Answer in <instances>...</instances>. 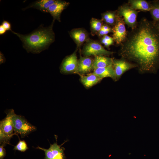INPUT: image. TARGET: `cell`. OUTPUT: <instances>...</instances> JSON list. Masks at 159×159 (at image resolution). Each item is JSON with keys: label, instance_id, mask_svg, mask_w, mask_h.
Segmentation results:
<instances>
[{"label": "cell", "instance_id": "obj_11", "mask_svg": "<svg viewBox=\"0 0 159 159\" xmlns=\"http://www.w3.org/2000/svg\"><path fill=\"white\" fill-rule=\"evenodd\" d=\"M69 3L65 1L56 0L47 9V13H49L53 18L60 21L61 14L63 11L67 6Z\"/></svg>", "mask_w": 159, "mask_h": 159}, {"label": "cell", "instance_id": "obj_31", "mask_svg": "<svg viewBox=\"0 0 159 159\" xmlns=\"http://www.w3.org/2000/svg\"><path fill=\"white\" fill-rule=\"evenodd\" d=\"M101 29L104 31H107L111 29L108 26L106 25H102V27Z\"/></svg>", "mask_w": 159, "mask_h": 159}, {"label": "cell", "instance_id": "obj_10", "mask_svg": "<svg viewBox=\"0 0 159 159\" xmlns=\"http://www.w3.org/2000/svg\"><path fill=\"white\" fill-rule=\"evenodd\" d=\"M113 66L117 79H119L127 71L137 67L135 64L122 58L120 59H113Z\"/></svg>", "mask_w": 159, "mask_h": 159}, {"label": "cell", "instance_id": "obj_21", "mask_svg": "<svg viewBox=\"0 0 159 159\" xmlns=\"http://www.w3.org/2000/svg\"><path fill=\"white\" fill-rule=\"evenodd\" d=\"M91 27L95 31L99 32L101 29L102 26V22L100 20L92 19L91 21Z\"/></svg>", "mask_w": 159, "mask_h": 159}, {"label": "cell", "instance_id": "obj_19", "mask_svg": "<svg viewBox=\"0 0 159 159\" xmlns=\"http://www.w3.org/2000/svg\"><path fill=\"white\" fill-rule=\"evenodd\" d=\"M151 9L149 11L153 21H159V0L151 2Z\"/></svg>", "mask_w": 159, "mask_h": 159}, {"label": "cell", "instance_id": "obj_14", "mask_svg": "<svg viewBox=\"0 0 159 159\" xmlns=\"http://www.w3.org/2000/svg\"><path fill=\"white\" fill-rule=\"evenodd\" d=\"M113 59L102 55L95 56L93 69L105 68L113 65Z\"/></svg>", "mask_w": 159, "mask_h": 159}, {"label": "cell", "instance_id": "obj_12", "mask_svg": "<svg viewBox=\"0 0 159 159\" xmlns=\"http://www.w3.org/2000/svg\"><path fill=\"white\" fill-rule=\"evenodd\" d=\"M93 60L88 57H80L78 61L77 73L84 74L90 72L93 69Z\"/></svg>", "mask_w": 159, "mask_h": 159}, {"label": "cell", "instance_id": "obj_16", "mask_svg": "<svg viewBox=\"0 0 159 159\" xmlns=\"http://www.w3.org/2000/svg\"><path fill=\"white\" fill-rule=\"evenodd\" d=\"M81 81L83 85L90 87L96 84L102 79L93 73L86 76L81 75Z\"/></svg>", "mask_w": 159, "mask_h": 159}, {"label": "cell", "instance_id": "obj_25", "mask_svg": "<svg viewBox=\"0 0 159 159\" xmlns=\"http://www.w3.org/2000/svg\"><path fill=\"white\" fill-rule=\"evenodd\" d=\"M112 30V29L107 31H104L102 29H101L99 32V35L100 36H103L106 35L107 34L111 32Z\"/></svg>", "mask_w": 159, "mask_h": 159}, {"label": "cell", "instance_id": "obj_23", "mask_svg": "<svg viewBox=\"0 0 159 159\" xmlns=\"http://www.w3.org/2000/svg\"><path fill=\"white\" fill-rule=\"evenodd\" d=\"M1 24L3 26L6 31H12L11 25L9 22L6 20H4Z\"/></svg>", "mask_w": 159, "mask_h": 159}, {"label": "cell", "instance_id": "obj_22", "mask_svg": "<svg viewBox=\"0 0 159 159\" xmlns=\"http://www.w3.org/2000/svg\"><path fill=\"white\" fill-rule=\"evenodd\" d=\"M116 17L117 14L116 15L114 13L111 12L110 16L105 22L110 25L113 24L116 22Z\"/></svg>", "mask_w": 159, "mask_h": 159}, {"label": "cell", "instance_id": "obj_4", "mask_svg": "<svg viewBox=\"0 0 159 159\" xmlns=\"http://www.w3.org/2000/svg\"><path fill=\"white\" fill-rule=\"evenodd\" d=\"M14 134H19L24 138L36 131V127L29 123L23 116L13 114L12 118Z\"/></svg>", "mask_w": 159, "mask_h": 159}, {"label": "cell", "instance_id": "obj_24", "mask_svg": "<svg viewBox=\"0 0 159 159\" xmlns=\"http://www.w3.org/2000/svg\"><path fill=\"white\" fill-rule=\"evenodd\" d=\"M4 146L1 145L0 146V159H3L6 155V151Z\"/></svg>", "mask_w": 159, "mask_h": 159}, {"label": "cell", "instance_id": "obj_15", "mask_svg": "<svg viewBox=\"0 0 159 159\" xmlns=\"http://www.w3.org/2000/svg\"><path fill=\"white\" fill-rule=\"evenodd\" d=\"M128 4L132 8L136 10L150 11L151 7V3L144 0H130Z\"/></svg>", "mask_w": 159, "mask_h": 159}, {"label": "cell", "instance_id": "obj_20", "mask_svg": "<svg viewBox=\"0 0 159 159\" xmlns=\"http://www.w3.org/2000/svg\"><path fill=\"white\" fill-rule=\"evenodd\" d=\"M28 149V148L25 141L20 140L17 144L14 146L13 150L25 152Z\"/></svg>", "mask_w": 159, "mask_h": 159}, {"label": "cell", "instance_id": "obj_5", "mask_svg": "<svg viewBox=\"0 0 159 159\" xmlns=\"http://www.w3.org/2000/svg\"><path fill=\"white\" fill-rule=\"evenodd\" d=\"M138 11L132 8L128 4L120 6L117 15L122 18L129 27L133 29L138 23L137 17Z\"/></svg>", "mask_w": 159, "mask_h": 159}, {"label": "cell", "instance_id": "obj_1", "mask_svg": "<svg viewBox=\"0 0 159 159\" xmlns=\"http://www.w3.org/2000/svg\"><path fill=\"white\" fill-rule=\"evenodd\" d=\"M120 45L122 58L140 72L155 73L159 69V32L153 21L142 18Z\"/></svg>", "mask_w": 159, "mask_h": 159}, {"label": "cell", "instance_id": "obj_30", "mask_svg": "<svg viewBox=\"0 0 159 159\" xmlns=\"http://www.w3.org/2000/svg\"><path fill=\"white\" fill-rule=\"evenodd\" d=\"M0 64L4 63L5 61V59L2 53L0 52Z\"/></svg>", "mask_w": 159, "mask_h": 159}, {"label": "cell", "instance_id": "obj_28", "mask_svg": "<svg viewBox=\"0 0 159 159\" xmlns=\"http://www.w3.org/2000/svg\"><path fill=\"white\" fill-rule=\"evenodd\" d=\"M103 38L108 42L113 43V39L111 37L106 35H104Z\"/></svg>", "mask_w": 159, "mask_h": 159}, {"label": "cell", "instance_id": "obj_26", "mask_svg": "<svg viewBox=\"0 0 159 159\" xmlns=\"http://www.w3.org/2000/svg\"><path fill=\"white\" fill-rule=\"evenodd\" d=\"M101 42L102 44L107 47H108L113 44V42H108L103 38L102 39Z\"/></svg>", "mask_w": 159, "mask_h": 159}, {"label": "cell", "instance_id": "obj_13", "mask_svg": "<svg viewBox=\"0 0 159 159\" xmlns=\"http://www.w3.org/2000/svg\"><path fill=\"white\" fill-rule=\"evenodd\" d=\"M93 73L102 79L109 77L115 80H117L113 65L105 68L95 69Z\"/></svg>", "mask_w": 159, "mask_h": 159}, {"label": "cell", "instance_id": "obj_2", "mask_svg": "<svg viewBox=\"0 0 159 159\" xmlns=\"http://www.w3.org/2000/svg\"><path fill=\"white\" fill-rule=\"evenodd\" d=\"M53 22L49 27H40L27 34L23 35L12 31L11 32L19 38L22 42L23 47L27 52L39 53L48 48L54 41Z\"/></svg>", "mask_w": 159, "mask_h": 159}, {"label": "cell", "instance_id": "obj_8", "mask_svg": "<svg viewBox=\"0 0 159 159\" xmlns=\"http://www.w3.org/2000/svg\"><path fill=\"white\" fill-rule=\"evenodd\" d=\"M83 53L86 57L91 55L95 56L107 55L113 52L105 49L100 43L95 42H91L87 44L83 50Z\"/></svg>", "mask_w": 159, "mask_h": 159}, {"label": "cell", "instance_id": "obj_6", "mask_svg": "<svg viewBox=\"0 0 159 159\" xmlns=\"http://www.w3.org/2000/svg\"><path fill=\"white\" fill-rule=\"evenodd\" d=\"M57 138H56V142L53 144H50V147L48 149H46L37 146L36 148L42 150L44 151L45 154V159H65V156L64 153L65 148L61 146L67 140L62 144L61 145H58L57 142Z\"/></svg>", "mask_w": 159, "mask_h": 159}, {"label": "cell", "instance_id": "obj_32", "mask_svg": "<svg viewBox=\"0 0 159 159\" xmlns=\"http://www.w3.org/2000/svg\"><path fill=\"white\" fill-rule=\"evenodd\" d=\"M155 26L156 28L157 29L158 32H159V21H153Z\"/></svg>", "mask_w": 159, "mask_h": 159}, {"label": "cell", "instance_id": "obj_27", "mask_svg": "<svg viewBox=\"0 0 159 159\" xmlns=\"http://www.w3.org/2000/svg\"><path fill=\"white\" fill-rule=\"evenodd\" d=\"M111 13V12H107L103 14V18L105 21L108 19Z\"/></svg>", "mask_w": 159, "mask_h": 159}, {"label": "cell", "instance_id": "obj_3", "mask_svg": "<svg viewBox=\"0 0 159 159\" xmlns=\"http://www.w3.org/2000/svg\"><path fill=\"white\" fill-rule=\"evenodd\" d=\"M14 112L13 109L9 110L6 117L0 122V144L4 146L9 143V141L14 134V127L12 117Z\"/></svg>", "mask_w": 159, "mask_h": 159}, {"label": "cell", "instance_id": "obj_29", "mask_svg": "<svg viewBox=\"0 0 159 159\" xmlns=\"http://www.w3.org/2000/svg\"><path fill=\"white\" fill-rule=\"evenodd\" d=\"M6 30L2 25L1 24L0 25V35H3L5 34Z\"/></svg>", "mask_w": 159, "mask_h": 159}, {"label": "cell", "instance_id": "obj_9", "mask_svg": "<svg viewBox=\"0 0 159 159\" xmlns=\"http://www.w3.org/2000/svg\"><path fill=\"white\" fill-rule=\"evenodd\" d=\"M78 63L76 53L74 52L63 60L60 68V72L64 74L77 73Z\"/></svg>", "mask_w": 159, "mask_h": 159}, {"label": "cell", "instance_id": "obj_7", "mask_svg": "<svg viewBox=\"0 0 159 159\" xmlns=\"http://www.w3.org/2000/svg\"><path fill=\"white\" fill-rule=\"evenodd\" d=\"M123 19L117 14L116 22L113 27V38L117 44H120L125 39L127 34Z\"/></svg>", "mask_w": 159, "mask_h": 159}, {"label": "cell", "instance_id": "obj_18", "mask_svg": "<svg viewBox=\"0 0 159 159\" xmlns=\"http://www.w3.org/2000/svg\"><path fill=\"white\" fill-rule=\"evenodd\" d=\"M71 35L78 46L82 44L86 40L87 37L85 32L80 29L72 31L71 32Z\"/></svg>", "mask_w": 159, "mask_h": 159}, {"label": "cell", "instance_id": "obj_17", "mask_svg": "<svg viewBox=\"0 0 159 159\" xmlns=\"http://www.w3.org/2000/svg\"><path fill=\"white\" fill-rule=\"evenodd\" d=\"M56 0H40L34 2L29 7H32L37 9L44 12L47 13V9Z\"/></svg>", "mask_w": 159, "mask_h": 159}]
</instances>
